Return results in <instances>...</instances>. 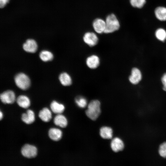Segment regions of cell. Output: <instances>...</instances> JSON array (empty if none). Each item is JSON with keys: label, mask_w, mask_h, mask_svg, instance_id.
<instances>
[{"label": "cell", "mask_w": 166, "mask_h": 166, "mask_svg": "<svg viewBox=\"0 0 166 166\" xmlns=\"http://www.w3.org/2000/svg\"><path fill=\"white\" fill-rule=\"evenodd\" d=\"M0 99L2 102L4 104H12L15 100V96L14 93L11 90L5 91L0 94Z\"/></svg>", "instance_id": "6"}, {"label": "cell", "mask_w": 166, "mask_h": 166, "mask_svg": "<svg viewBox=\"0 0 166 166\" xmlns=\"http://www.w3.org/2000/svg\"><path fill=\"white\" fill-rule=\"evenodd\" d=\"M16 101L19 106L23 108H27L30 105V99L26 96H19L17 98Z\"/></svg>", "instance_id": "17"}, {"label": "cell", "mask_w": 166, "mask_h": 166, "mask_svg": "<svg viewBox=\"0 0 166 166\" xmlns=\"http://www.w3.org/2000/svg\"><path fill=\"white\" fill-rule=\"evenodd\" d=\"M111 147L113 151L117 152L122 150L124 148V145L123 141L120 139L116 137L112 140Z\"/></svg>", "instance_id": "11"}, {"label": "cell", "mask_w": 166, "mask_h": 166, "mask_svg": "<svg viewBox=\"0 0 166 166\" xmlns=\"http://www.w3.org/2000/svg\"><path fill=\"white\" fill-rule=\"evenodd\" d=\"M59 80L61 84L65 86L70 85L72 83V79L70 76L65 72L61 73L59 76Z\"/></svg>", "instance_id": "18"}, {"label": "cell", "mask_w": 166, "mask_h": 166, "mask_svg": "<svg viewBox=\"0 0 166 166\" xmlns=\"http://www.w3.org/2000/svg\"><path fill=\"white\" fill-rule=\"evenodd\" d=\"M75 102L77 105L81 108L85 107L87 103L86 98L81 96L77 97L75 99Z\"/></svg>", "instance_id": "23"}, {"label": "cell", "mask_w": 166, "mask_h": 166, "mask_svg": "<svg viewBox=\"0 0 166 166\" xmlns=\"http://www.w3.org/2000/svg\"><path fill=\"white\" fill-rule=\"evenodd\" d=\"M93 26L95 31L98 34L104 33L106 27L105 22L102 19L97 18L93 22Z\"/></svg>", "instance_id": "10"}, {"label": "cell", "mask_w": 166, "mask_h": 166, "mask_svg": "<svg viewBox=\"0 0 166 166\" xmlns=\"http://www.w3.org/2000/svg\"><path fill=\"white\" fill-rule=\"evenodd\" d=\"M50 107L52 112L57 114L61 113L65 109V106L63 104H59L55 101L51 102Z\"/></svg>", "instance_id": "20"}, {"label": "cell", "mask_w": 166, "mask_h": 166, "mask_svg": "<svg viewBox=\"0 0 166 166\" xmlns=\"http://www.w3.org/2000/svg\"><path fill=\"white\" fill-rule=\"evenodd\" d=\"M48 134L49 138L51 139L54 141H57L61 138L62 132L59 129L52 128L49 129Z\"/></svg>", "instance_id": "14"}, {"label": "cell", "mask_w": 166, "mask_h": 166, "mask_svg": "<svg viewBox=\"0 0 166 166\" xmlns=\"http://www.w3.org/2000/svg\"><path fill=\"white\" fill-rule=\"evenodd\" d=\"M99 57L97 55L93 54L88 57L86 60L87 66L89 68L94 69L97 68L100 64Z\"/></svg>", "instance_id": "7"}, {"label": "cell", "mask_w": 166, "mask_h": 166, "mask_svg": "<svg viewBox=\"0 0 166 166\" xmlns=\"http://www.w3.org/2000/svg\"><path fill=\"white\" fill-rule=\"evenodd\" d=\"M141 78L142 74L140 70L136 68H132L131 74L129 77L130 82L133 84L136 85L139 83Z\"/></svg>", "instance_id": "9"}, {"label": "cell", "mask_w": 166, "mask_h": 166, "mask_svg": "<svg viewBox=\"0 0 166 166\" xmlns=\"http://www.w3.org/2000/svg\"><path fill=\"white\" fill-rule=\"evenodd\" d=\"M161 80L163 85V89L166 91V73H164L163 75L161 78Z\"/></svg>", "instance_id": "27"}, {"label": "cell", "mask_w": 166, "mask_h": 166, "mask_svg": "<svg viewBox=\"0 0 166 166\" xmlns=\"http://www.w3.org/2000/svg\"><path fill=\"white\" fill-rule=\"evenodd\" d=\"M106 27L104 33H110L118 30L120 27L119 22L114 14L108 16L105 20Z\"/></svg>", "instance_id": "2"}, {"label": "cell", "mask_w": 166, "mask_h": 166, "mask_svg": "<svg viewBox=\"0 0 166 166\" xmlns=\"http://www.w3.org/2000/svg\"><path fill=\"white\" fill-rule=\"evenodd\" d=\"M10 0H0V8H4L9 3Z\"/></svg>", "instance_id": "26"}, {"label": "cell", "mask_w": 166, "mask_h": 166, "mask_svg": "<svg viewBox=\"0 0 166 166\" xmlns=\"http://www.w3.org/2000/svg\"><path fill=\"white\" fill-rule=\"evenodd\" d=\"M39 118L43 121L48 122L51 119L52 114L50 110L47 108H44L40 110L38 114Z\"/></svg>", "instance_id": "15"}, {"label": "cell", "mask_w": 166, "mask_h": 166, "mask_svg": "<svg viewBox=\"0 0 166 166\" xmlns=\"http://www.w3.org/2000/svg\"><path fill=\"white\" fill-rule=\"evenodd\" d=\"M22 120L27 124H30L33 123L35 120V115L33 111L30 109L28 110L26 113L22 114Z\"/></svg>", "instance_id": "13"}, {"label": "cell", "mask_w": 166, "mask_h": 166, "mask_svg": "<svg viewBox=\"0 0 166 166\" xmlns=\"http://www.w3.org/2000/svg\"><path fill=\"white\" fill-rule=\"evenodd\" d=\"M83 39L84 42L90 47L96 45L98 41V38L94 33L88 32L85 34Z\"/></svg>", "instance_id": "5"}, {"label": "cell", "mask_w": 166, "mask_h": 166, "mask_svg": "<svg viewBox=\"0 0 166 166\" xmlns=\"http://www.w3.org/2000/svg\"><path fill=\"white\" fill-rule=\"evenodd\" d=\"M55 124L62 128L65 127L67 125V121L66 117L60 114H58L54 119Z\"/></svg>", "instance_id": "16"}, {"label": "cell", "mask_w": 166, "mask_h": 166, "mask_svg": "<svg viewBox=\"0 0 166 166\" xmlns=\"http://www.w3.org/2000/svg\"><path fill=\"white\" fill-rule=\"evenodd\" d=\"M21 152L24 156L30 158H34L36 156L37 150L35 146L26 144L22 147Z\"/></svg>", "instance_id": "4"}, {"label": "cell", "mask_w": 166, "mask_h": 166, "mask_svg": "<svg viewBox=\"0 0 166 166\" xmlns=\"http://www.w3.org/2000/svg\"><path fill=\"white\" fill-rule=\"evenodd\" d=\"M159 153L162 157L164 158L166 157V142L163 143L160 145Z\"/></svg>", "instance_id": "25"}, {"label": "cell", "mask_w": 166, "mask_h": 166, "mask_svg": "<svg viewBox=\"0 0 166 166\" xmlns=\"http://www.w3.org/2000/svg\"><path fill=\"white\" fill-rule=\"evenodd\" d=\"M39 57L41 59L44 61H51L53 58V55L50 52L47 50H43L41 51Z\"/></svg>", "instance_id": "22"}, {"label": "cell", "mask_w": 166, "mask_h": 166, "mask_svg": "<svg viewBox=\"0 0 166 166\" xmlns=\"http://www.w3.org/2000/svg\"><path fill=\"white\" fill-rule=\"evenodd\" d=\"M155 35L158 40L164 42L166 39V31L163 28H158L155 31Z\"/></svg>", "instance_id": "21"}, {"label": "cell", "mask_w": 166, "mask_h": 166, "mask_svg": "<svg viewBox=\"0 0 166 166\" xmlns=\"http://www.w3.org/2000/svg\"><path fill=\"white\" fill-rule=\"evenodd\" d=\"M23 48L24 50L27 52L34 53L37 51L38 45L34 40L29 39L23 44Z\"/></svg>", "instance_id": "8"}, {"label": "cell", "mask_w": 166, "mask_h": 166, "mask_svg": "<svg viewBox=\"0 0 166 166\" xmlns=\"http://www.w3.org/2000/svg\"><path fill=\"white\" fill-rule=\"evenodd\" d=\"M113 131L112 129L108 127H103L100 129L101 136L105 139H110L113 137Z\"/></svg>", "instance_id": "19"}, {"label": "cell", "mask_w": 166, "mask_h": 166, "mask_svg": "<svg viewBox=\"0 0 166 166\" xmlns=\"http://www.w3.org/2000/svg\"><path fill=\"white\" fill-rule=\"evenodd\" d=\"M14 81L17 86L22 90L27 89L30 85V81L29 77L23 73L16 75L14 78Z\"/></svg>", "instance_id": "3"}, {"label": "cell", "mask_w": 166, "mask_h": 166, "mask_svg": "<svg viewBox=\"0 0 166 166\" xmlns=\"http://www.w3.org/2000/svg\"><path fill=\"white\" fill-rule=\"evenodd\" d=\"M2 117H3V114L2 112L1 111L0 112V120H1L2 119Z\"/></svg>", "instance_id": "28"}, {"label": "cell", "mask_w": 166, "mask_h": 166, "mask_svg": "<svg viewBox=\"0 0 166 166\" xmlns=\"http://www.w3.org/2000/svg\"><path fill=\"white\" fill-rule=\"evenodd\" d=\"M100 105V102L98 100H93L90 101L85 112L87 116L93 120H96L101 112Z\"/></svg>", "instance_id": "1"}, {"label": "cell", "mask_w": 166, "mask_h": 166, "mask_svg": "<svg viewBox=\"0 0 166 166\" xmlns=\"http://www.w3.org/2000/svg\"><path fill=\"white\" fill-rule=\"evenodd\" d=\"M154 14L156 18L162 21H166V7L160 6L156 8Z\"/></svg>", "instance_id": "12"}, {"label": "cell", "mask_w": 166, "mask_h": 166, "mask_svg": "<svg viewBox=\"0 0 166 166\" xmlns=\"http://www.w3.org/2000/svg\"><path fill=\"white\" fill-rule=\"evenodd\" d=\"M131 5L133 7L141 8L144 5L146 2V0H130Z\"/></svg>", "instance_id": "24"}]
</instances>
